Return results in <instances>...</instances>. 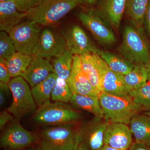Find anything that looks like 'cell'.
<instances>
[{
  "mask_svg": "<svg viewBox=\"0 0 150 150\" xmlns=\"http://www.w3.org/2000/svg\"><path fill=\"white\" fill-rule=\"evenodd\" d=\"M81 129L75 123L44 126L36 135L37 142L43 150H77Z\"/></svg>",
  "mask_w": 150,
  "mask_h": 150,
  "instance_id": "obj_1",
  "label": "cell"
},
{
  "mask_svg": "<svg viewBox=\"0 0 150 150\" xmlns=\"http://www.w3.org/2000/svg\"><path fill=\"white\" fill-rule=\"evenodd\" d=\"M86 4V0H42L38 5L26 13V17L41 26H51L74 9Z\"/></svg>",
  "mask_w": 150,
  "mask_h": 150,
  "instance_id": "obj_2",
  "label": "cell"
},
{
  "mask_svg": "<svg viewBox=\"0 0 150 150\" xmlns=\"http://www.w3.org/2000/svg\"><path fill=\"white\" fill-rule=\"evenodd\" d=\"M118 50L122 57L133 64H146L150 62V46L143 28L126 25Z\"/></svg>",
  "mask_w": 150,
  "mask_h": 150,
  "instance_id": "obj_3",
  "label": "cell"
},
{
  "mask_svg": "<svg viewBox=\"0 0 150 150\" xmlns=\"http://www.w3.org/2000/svg\"><path fill=\"white\" fill-rule=\"evenodd\" d=\"M100 104L104 119L108 123L129 124L132 118L142 112L130 96H116L102 92L100 94Z\"/></svg>",
  "mask_w": 150,
  "mask_h": 150,
  "instance_id": "obj_4",
  "label": "cell"
},
{
  "mask_svg": "<svg viewBox=\"0 0 150 150\" xmlns=\"http://www.w3.org/2000/svg\"><path fill=\"white\" fill-rule=\"evenodd\" d=\"M8 86L13 101L7 110L18 120L34 115L37 104L27 81L22 77H17L11 80Z\"/></svg>",
  "mask_w": 150,
  "mask_h": 150,
  "instance_id": "obj_5",
  "label": "cell"
},
{
  "mask_svg": "<svg viewBox=\"0 0 150 150\" xmlns=\"http://www.w3.org/2000/svg\"><path fill=\"white\" fill-rule=\"evenodd\" d=\"M81 118L80 113L64 103L49 102L37 110L33 115L35 123L51 126L76 123Z\"/></svg>",
  "mask_w": 150,
  "mask_h": 150,
  "instance_id": "obj_6",
  "label": "cell"
},
{
  "mask_svg": "<svg viewBox=\"0 0 150 150\" xmlns=\"http://www.w3.org/2000/svg\"><path fill=\"white\" fill-rule=\"evenodd\" d=\"M41 25L32 20L21 23L8 33L16 52L32 55V52L42 30Z\"/></svg>",
  "mask_w": 150,
  "mask_h": 150,
  "instance_id": "obj_7",
  "label": "cell"
},
{
  "mask_svg": "<svg viewBox=\"0 0 150 150\" xmlns=\"http://www.w3.org/2000/svg\"><path fill=\"white\" fill-rule=\"evenodd\" d=\"M78 17L100 45L108 47L116 43L114 33L94 9L79 12Z\"/></svg>",
  "mask_w": 150,
  "mask_h": 150,
  "instance_id": "obj_8",
  "label": "cell"
},
{
  "mask_svg": "<svg viewBox=\"0 0 150 150\" xmlns=\"http://www.w3.org/2000/svg\"><path fill=\"white\" fill-rule=\"evenodd\" d=\"M67 49L66 41L62 33L46 28L41 30L32 55L49 59L60 56Z\"/></svg>",
  "mask_w": 150,
  "mask_h": 150,
  "instance_id": "obj_9",
  "label": "cell"
},
{
  "mask_svg": "<svg viewBox=\"0 0 150 150\" xmlns=\"http://www.w3.org/2000/svg\"><path fill=\"white\" fill-rule=\"evenodd\" d=\"M67 50L74 55L96 54L100 56L101 51L98 48L82 28L78 25H74L62 30Z\"/></svg>",
  "mask_w": 150,
  "mask_h": 150,
  "instance_id": "obj_10",
  "label": "cell"
},
{
  "mask_svg": "<svg viewBox=\"0 0 150 150\" xmlns=\"http://www.w3.org/2000/svg\"><path fill=\"white\" fill-rule=\"evenodd\" d=\"M36 142V135L25 129L18 122L11 124L0 138L1 146L10 150H20L29 147Z\"/></svg>",
  "mask_w": 150,
  "mask_h": 150,
  "instance_id": "obj_11",
  "label": "cell"
},
{
  "mask_svg": "<svg viewBox=\"0 0 150 150\" xmlns=\"http://www.w3.org/2000/svg\"><path fill=\"white\" fill-rule=\"evenodd\" d=\"M80 58L84 72L100 95L103 92V78L108 67L98 54H85L81 55Z\"/></svg>",
  "mask_w": 150,
  "mask_h": 150,
  "instance_id": "obj_12",
  "label": "cell"
},
{
  "mask_svg": "<svg viewBox=\"0 0 150 150\" xmlns=\"http://www.w3.org/2000/svg\"><path fill=\"white\" fill-rule=\"evenodd\" d=\"M103 118H95L81 129L80 146L86 150H100L104 145L105 131L109 123Z\"/></svg>",
  "mask_w": 150,
  "mask_h": 150,
  "instance_id": "obj_13",
  "label": "cell"
},
{
  "mask_svg": "<svg viewBox=\"0 0 150 150\" xmlns=\"http://www.w3.org/2000/svg\"><path fill=\"white\" fill-rule=\"evenodd\" d=\"M127 0H98L94 10L110 27L118 29L126 11Z\"/></svg>",
  "mask_w": 150,
  "mask_h": 150,
  "instance_id": "obj_14",
  "label": "cell"
},
{
  "mask_svg": "<svg viewBox=\"0 0 150 150\" xmlns=\"http://www.w3.org/2000/svg\"><path fill=\"white\" fill-rule=\"evenodd\" d=\"M67 82L74 93L99 97V93L92 85L82 69L79 56L74 55L71 71Z\"/></svg>",
  "mask_w": 150,
  "mask_h": 150,
  "instance_id": "obj_15",
  "label": "cell"
},
{
  "mask_svg": "<svg viewBox=\"0 0 150 150\" xmlns=\"http://www.w3.org/2000/svg\"><path fill=\"white\" fill-rule=\"evenodd\" d=\"M104 144L121 150H127L132 143V134L127 124L109 123L105 131Z\"/></svg>",
  "mask_w": 150,
  "mask_h": 150,
  "instance_id": "obj_16",
  "label": "cell"
},
{
  "mask_svg": "<svg viewBox=\"0 0 150 150\" xmlns=\"http://www.w3.org/2000/svg\"><path fill=\"white\" fill-rule=\"evenodd\" d=\"M52 73L55 71L49 59L33 56L27 70L21 76L33 88L45 80Z\"/></svg>",
  "mask_w": 150,
  "mask_h": 150,
  "instance_id": "obj_17",
  "label": "cell"
},
{
  "mask_svg": "<svg viewBox=\"0 0 150 150\" xmlns=\"http://www.w3.org/2000/svg\"><path fill=\"white\" fill-rule=\"evenodd\" d=\"M26 13L19 11L14 1L0 2V30L9 33L26 17Z\"/></svg>",
  "mask_w": 150,
  "mask_h": 150,
  "instance_id": "obj_18",
  "label": "cell"
},
{
  "mask_svg": "<svg viewBox=\"0 0 150 150\" xmlns=\"http://www.w3.org/2000/svg\"><path fill=\"white\" fill-rule=\"evenodd\" d=\"M103 92L116 96L129 95L130 90L124 81L123 75L114 72L109 68L105 72L102 80Z\"/></svg>",
  "mask_w": 150,
  "mask_h": 150,
  "instance_id": "obj_19",
  "label": "cell"
},
{
  "mask_svg": "<svg viewBox=\"0 0 150 150\" xmlns=\"http://www.w3.org/2000/svg\"><path fill=\"white\" fill-rule=\"evenodd\" d=\"M70 103L74 108L87 111L93 114L96 118H104V112L98 97L74 93Z\"/></svg>",
  "mask_w": 150,
  "mask_h": 150,
  "instance_id": "obj_20",
  "label": "cell"
},
{
  "mask_svg": "<svg viewBox=\"0 0 150 150\" xmlns=\"http://www.w3.org/2000/svg\"><path fill=\"white\" fill-rule=\"evenodd\" d=\"M130 129L136 142L150 147V118L147 115L138 114L130 121Z\"/></svg>",
  "mask_w": 150,
  "mask_h": 150,
  "instance_id": "obj_21",
  "label": "cell"
},
{
  "mask_svg": "<svg viewBox=\"0 0 150 150\" xmlns=\"http://www.w3.org/2000/svg\"><path fill=\"white\" fill-rule=\"evenodd\" d=\"M58 76L52 73L45 80L41 82L31 88L32 95L39 107L50 102L52 90L56 84Z\"/></svg>",
  "mask_w": 150,
  "mask_h": 150,
  "instance_id": "obj_22",
  "label": "cell"
},
{
  "mask_svg": "<svg viewBox=\"0 0 150 150\" xmlns=\"http://www.w3.org/2000/svg\"><path fill=\"white\" fill-rule=\"evenodd\" d=\"M149 1L150 0H127L125 12L135 27L143 28Z\"/></svg>",
  "mask_w": 150,
  "mask_h": 150,
  "instance_id": "obj_23",
  "label": "cell"
},
{
  "mask_svg": "<svg viewBox=\"0 0 150 150\" xmlns=\"http://www.w3.org/2000/svg\"><path fill=\"white\" fill-rule=\"evenodd\" d=\"M33 55L16 52L6 59L11 77L21 76L25 72L33 59Z\"/></svg>",
  "mask_w": 150,
  "mask_h": 150,
  "instance_id": "obj_24",
  "label": "cell"
},
{
  "mask_svg": "<svg viewBox=\"0 0 150 150\" xmlns=\"http://www.w3.org/2000/svg\"><path fill=\"white\" fill-rule=\"evenodd\" d=\"M100 56L110 70L123 76L129 72L134 67V64L123 57L112 52L101 51Z\"/></svg>",
  "mask_w": 150,
  "mask_h": 150,
  "instance_id": "obj_25",
  "label": "cell"
},
{
  "mask_svg": "<svg viewBox=\"0 0 150 150\" xmlns=\"http://www.w3.org/2000/svg\"><path fill=\"white\" fill-rule=\"evenodd\" d=\"M148 71L146 64L134 65L129 72L124 75V81L130 91L141 87L148 81Z\"/></svg>",
  "mask_w": 150,
  "mask_h": 150,
  "instance_id": "obj_26",
  "label": "cell"
},
{
  "mask_svg": "<svg viewBox=\"0 0 150 150\" xmlns=\"http://www.w3.org/2000/svg\"><path fill=\"white\" fill-rule=\"evenodd\" d=\"M74 55L67 50L53 61V67L58 77L67 81L69 77L74 61Z\"/></svg>",
  "mask_w": 150,
  "mask_h": 150,
  "instance_id": "obj_27",
  "label": "cell"
},
{
  "mask_svg": "<svg viewBox=\"0 0 150 150\" xmlns=\"http://www.w3.org/2000/svg\"><path fill=\"white\" fill-rule=\"evenodd\" d=\"M73 94L67 81L58 77L51 93L52 100L55 102L68 103Z\"/></svg>",
  "mask_w": 150,
  "mask_h": 150,
  "instance_id": "obj_28",
  "label": "cell"
},
{
  "mask_svg": "<svg viewBox=\"0 0 150 150\" xmlns=\"http://www.w3.org/2000/svg\"><path fill=\"white\" fill-rule=\"evenodd\" d=\"M129 96L142 111H150V83L149 82L137 89L131 91Z\"/></svg>",
  "mask_w": 150,
  "mask_h": 150,
  "instance_id": "obj_29",
  "label": "cell"
},
{
  "mask_svg": "<svg viewBox=\"0 0 150 150\" xmlns=\"http://www.w3.org/2000/svg\"><path fill=\"white\" fill-rule=\"evenodd\" d=\"M16 52L11 38L5 31L0 33V58L6 59Z\"/></svg>",
  "mask_w": 150,
  "mask_h": 150,
  "instance_id": "obj_30",
  "label": "cell"
},
{
  "mask_svg": "<svg viewBox=\"0 0 150 150\" xmlns=\"http://www.w3.org/2000/svg\"><path fill=\"white\" fill-rule=\"evenodd\" d=\"M42 0H14L18 10L20 12L26 13L38 5Z\"/></svg>",
  "mask_w": 150,
  "mask_h": 150,
  "instance_id": "obj_31",
  "label": "cell"
},
{
  "mask_svg": "<svg viewBox=\"0 0 150 150\" xmlns=\"http://www.w3.org/2000/svg\"><path fill=\"white\" fill-rule=\"evenodd\" d=\"M11 78L5 59L0 58V82L8 85Z\"/></svg>",
  "mask_w": 150,
  "mask_h": 150,
  "instance_id": "obj_32",
  "label": "cell"
},
{
  "mask_svg": "<svg viewBox=\"0 0 150 150\" xmlns=\"http://www.w3.org/2000/svg\"><path fill=\"white\" fill-rule=\"evenodd\" d=\"M11 91L8 85L0 82V105L2 106L5 103L8 91Z\"/></svg>",
  "mask_w": 150,
  "mask_h": 150,
  "instance_id": "obj_33",
  "label": "cell"
},
{
  "mask_svg": "<svg viewBox=\"0 0 150 150\" xmlns=\"http://www.w3.org/2000/svg\"><path fill=\"white\" fill-rule=\"evenodd\" d=\"M13 119L12 115L7 110H3L0 113V129L2 130L6 124Z\"/></svg>",
  "mask_w": 150,
  "mask_h": 150,
  "instance_id": "obj_34",
  "label": "cell"
},
{
  "mask_svg": "<svg viewBox=\"0 0 150 150\" xmlns=\"http://www.w3.org/2000/svg\"><path fill=\"white\" fill-rule=\"evenodd\" d=\"M144 22L146 23L147 31L150 38V0L145 14Z\"/></svg>",
  "mask_w": 150,
  "mask_h": 150,
  "instance_id": "obj_35",
  "label": "cell"
},
{
  "mask_svg": "<svg viewBox=\"0 0 150 150\" xmlns=\"http://www.w3.org/2000/svg\"><path fill=\"white\" fill-rule=\"evenodd\" d=\"M129 150H150V147L141 143H133L129 148Z\"/></svg>",
  "mask_w": 150,
  "mask_h": 150,
  "instance_id": "obj_36",
  "label": "cell"
},
{
  "mask_svg": "<svg viewBox=\"0 0 150 150\" xmlns=\"http://www.w3.org/2000/svg\"><path fill=\"white\" fill-rule=\"evenodd\" d=\"M100 150H121L118 149H115V148L112 147L110 146H108L107 145L104 144L103 146V147Z\"/></svg>",
  "mask_w": 150,
  "mask_h": 150,
  "instance_id": "obj_37",
  "label": "cell"
},
{
  "mask_svg": "<svg viewBox=\"0 0 150 150\" xmlns=\"http://www.w3.org/2000/svg\"><path fill=\"white\" fill-rule=\"evenodd\" d=\"M146 66L147 68L148 71V82L150 83V62L146 64Z\"/></svg>",
  "mask_w": 150,
  "mask_h": 150,
  "instance_id": "obj_38",
  "label": "cell"
},
{
  "mask_svg": "<svg viewBox=\"0 0 150 150\" xmlns=\"http://www.w3.org/2000/svg\"><path fill=\"white\" fill-rule=\"evenodd\" d=\"M88 4H96V2L98 0H86Z\"/></svg>",
  "mask_w": 150,
  "mask_h": 150,
  "instance_id": "obj_39",
  "label": "cell"
},
{
  "mask_svg": "<svg viewBox=\"0 0 150 150\" xmlns=\"http://www.w3.org/2000/svg\"><path fill=\"white\" fill-rule=\"evenodd\" d=\"M145 115H147L150 118V111H147L145 113Z\"/></svg>",
  "mask_w": 150,
  "mask_h": 150,
  "instance_id": "obj_40",
  "label": "cell"
},
{
  "mask_svg": "<svg viewBox=\"0 0 150 150\" xmlns=\"http://www.w3.org/2000/svg\"><path fill=\"white\" fill-rule=\"evenodd\" d=\"M14 1V0H0V2H3L8 1Z\"/></svg>",
  "mask_w": 150,
  "mask_h": 150,
  "instance_id": "obj_41",
  "label": "cell"
},
{
  "mask_svg": "<svg viewBox=\"0 0 150 150\" xmlns=\"http://www.w3.org/2000/svg\"><path fill=\"white\" fill-rule=\"evenodd\" d=\"M25 150H36V149H35L33 148L28 147L27 149H25Z\"/></svg>",
  "mask_w": 150,
  "mask_h": 150,
  "instance_id": "obj_42",
  "label": "cell"
},
{
  "mask_svg": "<svg viewBox=\"0 0 150 150\" xmlns=\"http://www.w3.org/2000/svg\"><path fill=\"white\" fill-rule=\"evenodd\" d=\"M36 150H43L42 149H41V148L40 147V146H38L37 147V148H36Z\"/></svg>",
  "mask_w": 150,
  "mask_h": 150,
  "instance_id": "obj_43",
  "label": "cell"
},
{
  "mask_svg": "<svg viewBox=\"0 0 150 150\" xmlns=\"http://www.w3.org/2000/svg\"><path fill=\"white\" fill-rule=\"evenodd\" d=\"M77 150H86L85 149H83V148L81 146H80L79 148Z\"/></svg>",
  "mask_w": 150,
  "mask_h": 150,
  "instance_id": "obj_44",
  "label": "cell"
}]
</instances>
